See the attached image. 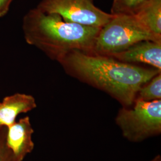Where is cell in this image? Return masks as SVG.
<instances>
[{
	"label": "cell",
	"mask_w": 161,
	"mask_h": 161,
	"mask_svg": "<svg viewBox=\"0 0 161 161\" xmlns=\"http://www.w3.org/2000/svg\"><path fill=\"white\" fill-rule=\"evenodd\" d=\"M58 63L68 74L108 93L126 108L134 103L141 86L161 72L78 50L70 52Z\"/></svg>",
	"instance_id": "1"
},
{
	"label": "cell",
	"mask_w": 161,
	"mask_h": 161,
	"mask_svg": "<svg viewBox=\"0 0 161 161\" xmlns=\"http://www.w3.org/2000/svg\"><path fill=\"white\" fill-rule=\"evenodd\" d=\"M22 28L28 44L58 62L74 50L90 53L101 28L67 22L57 14L36 7L23 16Z\"/></svg>",
	"instance_id": "2"
},
{
	"label": "cell",
	"mask_w": 161,
	"mask_h": 161,
	"mask_svg": "<svg viewBox=\"0 0 161 161\" xmlns=\"http://www.w3.org/2000/svg\"><path fill=\"white\" fill-rule=\"evenodd\" d=\"M144 40L160 41L136 16L116 14L101 27L90 53L112 56Z\"/></svg>",
	"instance_id": "3"
},
{
	"label": "cell",
	"mask_w": 161,
	"mask_h": 161,
	"mask_svg": "<svg viewBox=\"0 0 161 161\" xmlns=\"http://www.w3.org/2000/svg\"><path fill=\"white\" fill-rule=\"evenodd\" d=\"M132 109L119 110L116 122L125 137L138 142L161 131V100L150 102L136 99Z\"/></svg>",
	"instance_id": "4"
},
{
	"label": "cell",
	"mask_w": 161,
	"mask_h": 161,
	"mask_svg": "<svg viewBox=\"0 0 161 161\" xmlns=\"http://www.w3.org/2000/svg\"><path fill=\"white\" fill-rule=\"evenodd\" d=\"M36 7L65 21L91 27L101 28L113 16L95 6L94 0H41Z\"/></svg>",
	"instance_id": "5"
},
{
	"label": "cell",
	"mask_w": 161,
	"mask_h": 161,
	"mask_svg": "<svg viewBox=\"0 0 161 161\" xmlns=\"http://www.w3.org/2000/svg\"><path fill=\"white\" fill-rule=\"evenodd\" d=\"M34 132L29 116H25L7 128L6 142L15 161H23L34 148L32 136Z\"/></svg>",
	"instance_id": "6"
},
{
	"label": "cell",
	"mask_w": 161,
	"mask_h": 161,
	"mask_svg": "<svg viewBox=\"0 0 161 161\" xmlns=\"http://www.w3.org/2000/svg\"><path fill=\"white\" fill-rule=\"evenodd\" d=\"M110 57L128 64H147L161 70V41H142Z\"/></svg>",
	"instance_id": "7"
},
{
	"label": "cell",
	"mask_w": 161,
	"mask_h": 161,
	"mask_svg": "<svg viewBox=\"0 0 161 161\" xmlns=\"http://www.w3.org/2000/svg\"><path fill=\"white\" fill-rule=\"evenodd\" d=\"M36 108L35 98L25 93L7 96L0 102V127H8L15 122L18 115Z\"/></svg>",
	"instance_id": "8"
},
{
	"label": "cell",
	"mask_w": 161,
	"mask_h": 161,
	"mask_svg": "<svg viewBox=\"0 0 161 161\" xmlns=\"http://www.w3.org/2000/svg\"><path fill=\"white\" fill-rule=\"evenodd\" d=\"M135 16L153 34L161 38V0H153Z\"/></svg>",
	"instance_id": "9"
},
{
	"label": "cell",
	"mask_w": 161,
	"mask_h": 161,
	"mask_svg": "<svg viewBox=\"0 0 161 161\" xmlns=\"http://www.w3.org/2000/svg\"><path fill=\"white\" fill-rule=\"evenodd\" d=\"M153 0H114L110 13L135 16Z\"/></svg>",
	"instance_id": "10"
},
{
	"label": "cell",
	"mask_w": 161,
	"mask_h": 161,
	"mask_svg": "<svg viewBox=\"0 0 161 161\" xmlns=\"http://www.w3.org/2000/svg\"><path fill=\"white\" fill-rule=\"evenodd\" d=\"M136 99L146 102L161 100V72L141 86L137 93Z\"/></svg>",
	"instance_id": "11"
},
{
	"label": "cell",
	"mask_w": 161,
	"mask_h": 161,
	"mask_svg": "<svg viewBox=\"0 0 161 161\" xmlns=\"http://www.w3.org/2000/svg\"><path fill=\"white\" fill-rule=\"evenodd\" d=\"M7 127L0 128V161H15L6 142Z\"/></svg>",
	"instance_id": "12"
},
{
	"label": "cell",
	"mask_w": 161,
	"mask_h": 161,
	"mask_svg": "<svg viewBox=\"0 0 161 161\" xmlns=\"http://www.w3.org/2000/svg\"><path fill=\"white\" fill-rule=\"evenodd\" d=\"M13 0H0V18L4 17L10 10Z\"/></svg>",
	"instance_id": "13"
},
{
	"label": "cell",
	"mask_w": 161,
	"mask_h": 161,
	"mask_svg": "<svg viewBox=\"0 0 161 161\" xmlns=\"http://www.w3.org/2000/svg\"><path fill=\"white\" fill-rule=\"evenodd\" d=\"M161 161V157L160 156H157L155 159H153L152 161Z\"/></svg>",
	"instance_id": "14"
},
{
	"label": "cell",
	"mask_w": 161,
	"mask_h": 161,
	"mask_svg": "<svg viewBox=\"0 0 161 161\" xmlns=\"http://www.w3.org/2000/svg\"><path fill=\"white\" fill-rule=\"evenodd\" d=\"M0 128H1V127H0Z\"/></svg>",
	"instance_id": "15"
}]
</instances>
